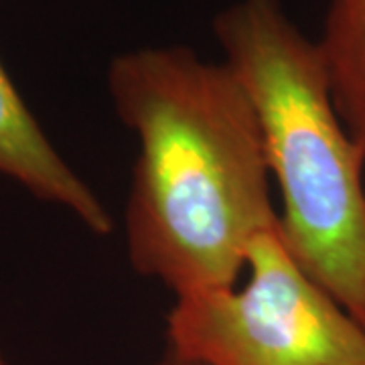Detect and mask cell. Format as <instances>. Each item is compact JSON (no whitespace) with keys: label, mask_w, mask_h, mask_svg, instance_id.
<instances>
[{"label":"cell","mask_w":365,"mask_h":365,"mask_svg":"<svg viewBox=\"0 0 365 365\" xmlns=\"http://www.w3.org/2000/svg\"><path fill=\"white\" fill-rule=\"evenodd\" d=\"M108 93L138 140L124 211L132 268L175 297L235 287L278 211L258 116L234 71L185 45L138 47L110 61Z\"/></svg>","instance_id":"6da1fadb"},{"label":"cell","mask_w":365,"mask_h":365,"mask_svg":"<svg viewBox=\"0 0 365 365\" xmlns=\"http://www.w3.org/2000/svg\"><path fill=\"white\" fill-rule=\"evenodd\" d=\"M211 26L258 116L284 246L365 327V155L337 112L317 41L280 0H234Z\"/></svg>","instance_id":"7a4b0ae2"},{"label":"cell","mask_w":365,"mask_h":365,"mask_svg":"<svg viewBox=\"0 0 365 365\" xmlns=\"http://www.w3.org/2000/svg\"><path fill=\"white\" fill-rule=\"evenodd\" d=\"M167 337L203 365H365V327L300 268L278 227L250 246L242 287L177 297Z\"/></svg>","instance_id":"3957f363"},{"label":"cell","mask_w":365,"mask_h":365,"mask_svg":"<svg viewBox=\"0 0 365 365\" xmlns=\"http://www.w3.org/2000/svg\"><path fill=\"white\" fill-rule=\"evenodd\" d=\"M0 175L21 182L35 197L69 209L91 234L114 232L104 203L67 165L26 108L0 61Z\"/></svg>","instance_id":"277c9868"},{"label":"cell","mask_w":365,"mask_h":365,"mask_svg":"<svg viewBox=\"0 0 365 365\" xmlns=\"http://www.w3.org/2000/svg\"><path fill=\"white\" fill-rule=\"evenodd\" d=\"M317 45L337 112L365 155V0H329Z\"/></svg>","instance_id":"5b68a950"},{"label":"cell","mask_w":365,"mask_h":365,"mask_svg":"<svg viewBox=\"0 0 365 365\" xmlns=\"http://www.w3.org/2000/svg\"><path fill=\"white\" fill-rule=\"evenodd\" d=\"M153 365H203L195 361V359H189V357H185V355H179V353L175 351H167L158 361H155Z\"/></svg>","instance_id":"8992f818"},{"label":"cell","mask_w":365,"mask_h":365,"mask_svg":"<svg viewBox=\"0 0 365 365\" xmlns=\"http://www.w3.org/2000/svg\"><path fill=\"white\" fill-rule=\"evenodd\" d=\"M0 365H6L4 364V359H2V355H0Z\"/></svg>","instance_id":"52a82bcc"}]
</instances>
